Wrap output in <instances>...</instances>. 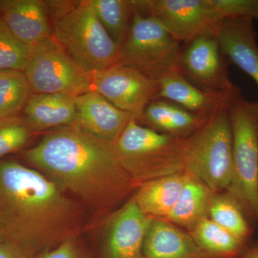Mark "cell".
<instances>
[{
  "mask_svg": "<svg viewBox=\"0 0 258 258\" xmlns=\"http://www.w3.org/2000/svg\"><path fill=\"white\" fill-rule=\"evenodd\" d=\"M220 18L258 21V0H211Z\"/></svg>",
  "mask_w": 258,
  "mask_h": 258,
  "instance_id": "obj_28",
  "label": "cell"
},
{
  "mask_svg": "<svg viewBox=\"0 0 258 258\" xmlns=\"http://www.w3.org/2000/svg\"><path fill=\"white\" fill-rule=\"evenodd\" d=\"M239 258H258V248L252 249L246 251L241 257Z\"/></svg>",
  "mask_w": 258,
  "mask_h": 258,
  "instance_id": "obj_31",
  "label": "cell"
},
{
  "mask_svg": "<svg viewBox=\"0 0 258 258\" xmlns=\"http://www.w3.org/2000/svg\"><path fill=\"white\" fill-rule=\"evenodd\" d=\"M23 157L71 198L95 210L111 208L135 185L120 165L113 144L74 124L45 132Z\"/></svg>",
  "mask_w": 258,
  "mask_h": 258,
  "instance_id": "obj_2",
  "label": "cell"
},
{
  "mask_svg": "<svg viewBox=\"0 0 258 258\" xmlns=\"http://www.w3.org/2000/svg\"><path fill=\"white\" fill-rule=\"evenodd\" d=\"M23 111L25 119L34 132L69 126L76 123V97L61 93H33Z\"/></svg>",
  "mask_w": 258,
  "mask_h": 258,
  "instance_id": "obj_17",
  "label": "cell"
},
{
  "mask_svg": "<svg viewBox=\"0 0 258 258\" xmlns=\"http://www.w3.org/2000/svg\"><path fill=\"white\" fill-rule=\"evenodd\" d=\"M0 18L17 38L29 46L52 37L47 1L0 0Z\"/></svg>",
  "mask_w": 258,
  "mask_h": 258,
  "instance_id": "obj_15",
  "label": "cell"
},
{
  "mask_svg": "<svg viewBox=\"0 0 258 258\" xmlns=\"http://www.w3.org/2000/svg\"><path fill=\"white\" fill-rule=\"evenodd\" d=\"M184 172L201 181L212 191L230 189L233 149L228 107L186 138Z\"/></svg>",
  "mask_w": 258,
  "mask_h": 258,
  "instance_id": "obj_6",
  "label": "cell"
},
{
  "mask_svg": "<svg viewBox=\"0 0 258 258\" xmlns=\"http://www.w3.org/2000/svg\"><path fill=\"white\" fill-rule=\"evenodd\" d=\"M3 120H0V123H1V122H3Z\"/></svg>",
  "mask_w": 258,
  "mask_h": 258,
  "instance_id": "obj_32",
  "label": "cell"
},
{
  "mask_svg": "<svg viewBox=\"0 0 258 258\" xmlns=\"http://www.w3.org/2000/svg\"><path fill=\"white\" fill-rule=\"evenodd\" d=\"M209 218L245 242L251 235L245 212L230 194L212 198L209 204Z\"/></svg>",
  "mask_w": 258,
  "mask_h": 258,
  "instance_id": "obj_25",
  "label": "cell"
},
{
  "mask_svg": "<svg viewBox=\"0 0 258 258\" xmlns=\"http://www.w3.org/2000/svg\"><path fill=\"white\" fill-rule=\"evenodd\" d=\"M39 258H88L80 247L77 237H71L55 248L39 255Z\"/></svg>",
  "mask_w": 258,
  "mask_h": 258,
  "instance_id": "obj_29",
  "label": "cell"
},
{
  "mask_svg": "<svg viewBox=\"0 0 258 258\" xmlns=\"http://www.w3.org/2000/svg\"><path fill=\"white\" fill-rule=\"evenodd\" d=\"M31 46L20 41L0 18V71H25Z\"/></svg>",
  "mask_w": 258,
  "mask_h": 258,
  "instance_id": "obj_26",
  "label": "cell"
},
{
  "mask_svg": "<svg viewBox=\"0 0 258 258\" xmlns=\"http://www.w3.org/2000/svg\"><path fill=\"white\" fill-rule=\"evenodd\" d=\"M230 63L222 52L217 35H204L181 47L179 73L203 91L240 92V88L230 79Z\"/></svg>",
  "mask_w": 258,
  "mask_h": 258,
  "instance_id": "obj_10",
  "label": "cell"
},
{
  "mask_svg": "<svg viewBox=\"0 0 258 258\" xmlns=\"http://www.w3.org/2000/svg\"><path fill=\"white\" fill-rule=\"evenodd\" d=\"M76 123L93 137L114 144L134 115L120 110L95 91L76 97Z\"/></svg>",
  "mask_w": 258,
  "mask_h": 258,
  "instance_id": "obj_13",
  "label": "cell"
},
{
  "mask_svg": "<svg viewBox=\"0 0 258 258\" xmlns=\"http://www.w3.org/2000/svg\"><path fill=\"white\" fill-rule=\"evenodd\" d=\"M136 6L184 44L204 35H217L222 19L211 0H134Z\"/></svg>",
  "mask_w": 258,
  "mask_h": 258,
  "instance_id": "obj_9",
  "label": "cell"
},
{
  "mask_svg": "<svg viewBox=\"0 0 258 258\" xmlns=\"http://www.w3.org/2000/svg\"><path fill=\"white\" fill-rule=\"evenodd\" d=\"M152 219L132 197L107 221L101 258H144V240Z\"/></svg>",
  "mask_w": 258,
  "mask_h": 258,
  "instance_id": "obj_12",
  "label": "cell"
},
{
  "mask_svg": "<svg viewBox=\"0 0 258 258\" xmlns=\"http://www.w3.org/2000/svg\"><path fill=\"white\" fill-rule=\"evenodd\" d=\"M92 91L137 119L145 107L158 98L157 80L123 64L93 74Z\"/></svg>",
  "mask_w": 258,
  "mask_h": 258,
  "instance_id": "obj_11",
  "label": "cell"
},
{
  "mask_svg": "<svg viewBox=\"0 0 258 258\" xmlns=\"http://www.w3.org/2000/svg\"><path fill=\"white\" fill-rule=\"evenodd\" d=\"M98 21L120 46L128 35L135 10L134 0H87Z\"/></svg>",
  "mask_w": 258,
  "mask_h": 258,
  "instance_id": "obj_23",
  "label": "cell"
},
{
  "mask_svg": "<svg viewBox=\"0 0 258 258\" xmlns=\"http://www.w3.org/2000/svg\"><path fill=\"white\" fill-rule=\"evenodd\" d=\"M52 37L78 66L93 75L120 62V47L83 1H47Z\"/></svg>",
  "mask_w": 258,
  "mask_h": 258,
  "instance_id": "obj_3",
  "label": "cell"
},
{
  "mask_svg": "<svg viewBox=\"0 0 258 258\" xmlns=\"http://www.w3.org/2000/svg\"><path fill=\"white\" fill-rule=\"evenodd\" d=\"M148 128L174 137L188 138L203 127L209 119L195 114L167 100H154L137 118Z\"/></svg>",
  "mask_w": 258,
  "mask_h": 258,
  "instance_id": "obj_18",
  "label": "cell"
},
{
  "mask_svg": "<svg viewBox=\"0 0 258 258\" xmlns=\"http://www.w3.org/2000/svg\"><path fill=\"white\" fill-rule=\"evenodd\" d=\"M34 132L25 118L17 116L0 123V161L28 145Z\"/></svg>",
  "mask_w": 258,
  "mask_h": 258,
  "instance_id": "obj_27",
  "label": "cell"
},
{
  "mask_svg": "<svg viewBox=\"0 0 258 258\" xmlns=\"http://www.w3.org/2000/svg\"><path fill=\"white\" fill-rule=\"evenodd\" d=\"M0 258H39V255L15 244L0 243Z\"/></svg>",
  "mask_w": 258,
  "mask_h": 258,
  "instance_id": "obj_30",
  "label": "cell"
},
{
  "mask_svg": "<svg viewBox=\"0 0 258 258\" xmlns=\"http://www.w3.org/2000/svg\"><path fill=\"white\" fill-rule=\"evenodd\" d=\"M233 149L229 194L244 212L258 220V101L236 95L228 106Z\"/></svg>",
  "mask_w": 258,
  "mask_h": 258,
  "instance_id": "obj_5",
  "label": "cell"
},
{
  "mask_svg": "<svg viewBox=\"0 0 258 258\" xmlns=\"http://www.w3.org/2000/svg\"><path fill=\"white\" fill-rule=\"evenodd\" d=\"M186 138L160 133L132 118L113 144L134 184L184 172Z\"/></svg>",
  "mask_w": 258,
  "mask_h": 258,
  "instance_id": "obj_4",
  "label": "cell"
},
{
  "mask_svg": "<svg viewBox=\"0 0 258 258\" xmlns=\"http://www.w3.org/2000/svg\"><path fill=\"white\" fill-rule=\"evenodd\" d=\"M24 73L32 94L77 97L92 91V75L81 69L52 37L31 46Z\"/></svg>",
  "mask_w": 258,
  "mask_h": 258,
  "instance_id": "obj_8",
  "label": "cell"
},
{
  "mask_svg": "<svg viewBox=\"0 0 258 258\" xmlns=\"http://www.w3.org/2000/svg\"><path fill=\"white\" fill-rule=\"evenodd\" d=\"M191 237L203 252L214 255L239 258L245 252V242L206 216L193 227Z\"/></svg>",
  "mask_w": 258,
  "mask_h": 258,
  "instance_id": "obj_22",
  "label": "cell"
},
{
  "mask_svg": "<svg viewBox=\"0 0 258 258\" xmlns=\"http://www.w3.org/2000/svg\"><path fill=\"white\" fill-rule=\"evenodd\" d=\"M126 38L120 45L119 64L138 69L153 79L179 73L181 43L152 15L136 6Z\"/></svg>",
  "mask_w": 258,
  "mask_h": 258,
  "instance_id": "obj_7",
  "label": "cell"
},
{
  "mask_svg": "<svg viewBox=\"0 0 258 258\" xmlns=\"http://www.w3.org/2000/svg\"><path fill=\"white\" fill-rule=\"evenodd\" d=\"M77 202L40 171L18 161H0V243L40 254L77 237Z\"/></svg>",
  "mask_w": 258,
  "mask_h": 258,
  "instance_id": "obj_1",
  "label": "cell"
},
{
  "mask_svg": "<svg viewBox=\"0 0 258 258\" xmlns=\"http://www.w3.org/2000/svg\"><path fill=\"white\" fill-rule=\"evenodd\" d=\"M32 94L23 71H0V120L19 116Z\"/></svg>",
  "mask_w": 258,
  "mask_h": 258,
  "instance_id": "obj_24",
  "label": "cell"
},
{
  "mask_svg": "<svg viewBox=\"0 0 258 258\" xmlns=\"http://www.w3.org/2000/svg\"><path fill=\"white\" fill-rule=\"evenodd\" d=\"M157 80L158 98L175 103L185 109L210 119L227 108L235 93H212L200 89L178 72L162 75Z\"/></svg>",
  "mask_w": 258,
  "mask_h": 258,
  "instance_id": "obj_14",
  "label": "cell"
},
{
  "mask_svg": "<svg viewBox=\"0 0 258 258\" xmlns=\"http://www.w3.org/2000/svg\"><path fill=\"white\" fill-rule=\"evenodd\" d=\"M143 252L144 258H205L192 237L172 224L153 217Z\"/></svg>",
  "mask_w": 258,
  "mask_h": 258,
  "instance_id": "obj_19",
  "label": "cell"
},
{
  "mask_svg": "<svg viewBox=\"0 0 258 258\" xmlns=\"http://www.w3.org/2000/svg\"><path fill=\"white\" fill-rule=\"evenodd\" d=\"M217 37L222 52L253 80L258 88V47L253 21L249 19H223Z\"/></svg>",
  "mask_w": 258,
  "mask_h": 258,
  "instance_id": "obj_16",
  "label": "cell"
},
{
  "mask_svg": "<svg viewBox=\"0 0 258 258\" xmlns=\"http://www.w3.org/2000/svg\"><path fill=\"white\" fill-rule=\"evenodd\" d=\"M185 172L162 176L139 184L134 195L141 210L153 218H167L186 182Z\"/></svg>",
  "mask_w": 258,
  "mask_h": 258,
  "instance_id": "obj_20",
  "label": "cell"
},
{
  "mask_svg": "<svg viewBox=\"0 0 258 258\" xmlns=\"http://www.w3.org/2000/svg\"><path fill=\"white\" fill-rule=\"evenodd\" d=\"M186 174L179 200L166 219L176 225L193 229L205 217L212 198V191L200 180Z\"/></svg>",
  "mask_w": 258,
  "mask_h": 258,
  "instance_id": "obj_21",
  "label": "cell"
}]
</instances>
